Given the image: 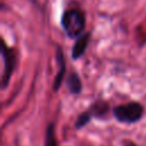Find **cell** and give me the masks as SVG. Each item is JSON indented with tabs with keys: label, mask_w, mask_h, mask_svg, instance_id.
I'll use <instances>...</instances> for the list:
<instances>
[{
	"label": "cell",
	"mask_w": 146,
	"mask_h": 146,
	"mask_svg": "<svg viewBox=\"0 0 146 146\" xmlns=\"http://www.w3.org/2000/svg\"><path fill=\"white\" fill-rule=\"evenodd\" d=\"M65 84L68 89V91L73 95H79L82 91V82L80 76L78 75V73L75 72H71L66 80H65Z\"/></svg>",
	"instance_id": "obj_7"
},
{
	"label": "cell",
	"mask_w": 146,
	"mask_h": 146,
	"mask_svg": "<svg viewBox=\"0 0 146 146\" xmlns=\"http://www.w3.org/2000/svg\"><path fill=\"white\" fill-rule=\"evenodd\" d=\"M88 112L91 114L92 117H97V119H102V117H106V115L110 112V104L106 100L103 99H97L96 102H94L89 108Z\"/></svg>",
	"instance_id": "obj_6"
},
{
	"label": "cell",
	"mask_w": 146,
	"mask_h": 146,
	"mask_svg": "<svg viewBox=\"0 0 146 146\" xmlns=\"http://www.w3.org/2000/svg\"><path fill=\"white\" fill-rule=\"evenodd\" d=\"M122 146H138V145H136L135 143H132V141H129V140H128V141H125Z\"/></svg>",
	"instance_id": "obj_10"
},
{
	"label": "cell",
	"mask_w": 146,
	"mask_h": 146,
	"mask_svg": "<svg viewBox=\"0 0 146 146\" xmlns=\"http://www.w3.org/2000/svg\"><path fill=\"white\" fill-rule=\"evenodd\" d=\"M55 58L56 62L58 64V72L55 75L54 79V84H52V90L55 92H57L59 90V88L63 84L64 81V75H65V71H66V64H65V57H64V52L62 50V48L57 44L56 46V51H55Z\"/></svg>",
	"instance_id": "obj_4"
},
{
	"label": "cell",
	"mask_w": 146,
	"mask_h": 146,
	"mask_svg": "<svg viewBox=\"0 0 146 146\" xmlns=\"http://www.w3.org/2000/svg\"><path fill=\"white\" fill-rule=\"evenodd\" d=\"M1 57L3 60V71L1 76V89H6L9 84L11 75L17 65V52L14 48H10L6 42L1 41Z\"/></svg>",
	"instance_id": "obj_3"
},
{
	"label": "cell",
	"mask_w": 146,
	"mask_h": 146,
	"mask_svg": "<svg viewBox=\"0 0 146 146\" xmlns=\"http://www.w3.org/2000/svg\"><path fill=\"white\" fill-rule=\"evenodd\" d=\"M91 119H92V116H91V114H90L88 111L80 113V114L78 115V117L75 119L74 128H75L76 130H79V129H81V128L86 127V125L91 121Z\"/></svg>",
	"instance_id": "obj_9"
},
{
	"label": "cell",
	"mask_w": 146,
	"mask_h": 146,
	"mask_svg": "<svg viewBox=\"0 0 146 146\" xmlns=\"http://www.w3.org/2000/svg\"><path fill=\"white\" fill-rule=\"evenodd\" d=\"M90 41V33L89 32H84L82 33L80 36L76 38L72 51H71V57L72 59H79L80 57H82L87 50V47L89 44Z\"/></svg>",
	"instance_id": "obj_5"
},
{
	"label": "cell",
	"mask_w": 146,
	"mask_h": 146,
	"mask_svg": "<svg viewBox=\"0 0 146 146\" xmlns=\"http://www.w3.org/2000/svg\"><path fill=\"white\" fill-rule=\"evenodd\" d=\"M44 146H58L56 133H55V123L50 122L44 132Z\"/></svg>",
	"instance_id": "obj_8"
},
{
	"label": "cell",
	"mask_w": 146,
	"mask_h": 146,
	"mask_svg": "<svg viewBox=\"0 0 146 146\" xmlns=\"http://www.w3.org/2000/svg\"><path fill=\"white\" fill-rule=\"evenodd\" d=\"M60 24L65 34L70 39H76L83 33L86 27L84 14L79 9L65 10L62 16Z\"/></svg>",
	"instance_id": "obj_1"
},
{
	"label": "cell",
	"mask_w": 146,
	"mask_h": 146,
	"mask_svg": "<svg viewBox=\"0 0 146 146\" xmlns=\"http://www.w3.org/2000/svg\"><path fill=\"white\" fill-rule=\"evenodd\" d=\"M144 112V106L137 102H130L112 108L114 119L121 123H136L143 117Z\"/></svg>",
	"instance_id": "obj_2"
}]
</instances>
